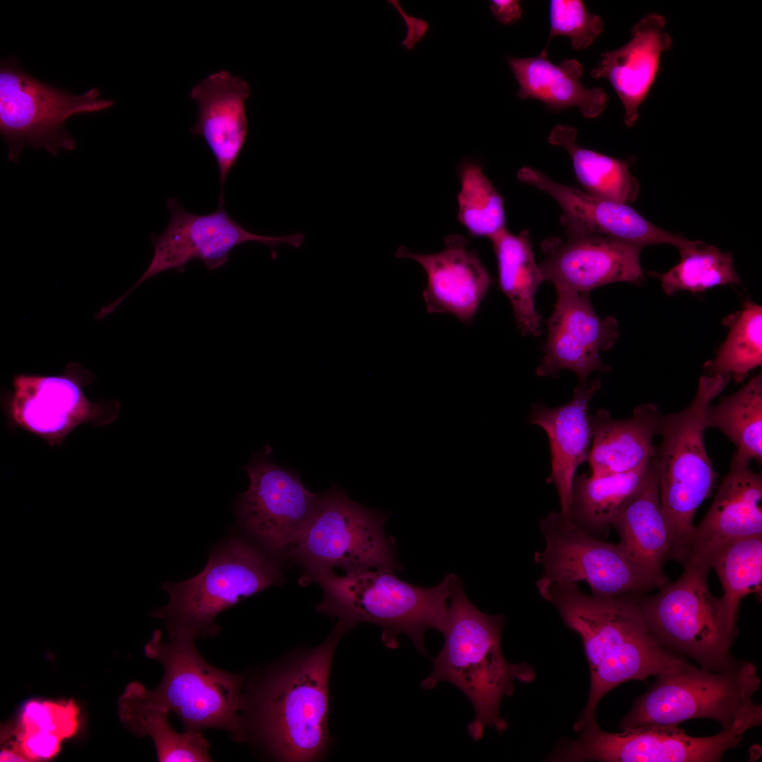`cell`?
<instances>
[{"label": "cell", "instance_id": "4fadbf2b", "mask_svg": "<svg viewBox=\"0 0 762 762\" xmlns=\"http://www.w3.org/2000/svg\"><path fill=\"white\" fill-rule=\"evenodd\" d=\"M762 722V713L742 718L714 735L694 737L677 725L643 726L612 733L596 722L576 741L564 743L549 757L555 761L716 762L736 748L744 732Z\"/></svg>", "mask_w": 762, "mask_h": 762}, {"label": "cell", "instance_id": "f546056e", "mask_svg": "<svg viewBox=\"0 0 762 762\" xmlns=\"http://www.w3.org/2000/svg\"><path fill=\"white\" fill-rule=\"evenodd\" d=\"M495 254L498 284L509 299L518 329L526 336H539L541 317L535 296L543 275L532 250L529 232L518 234L507 229L490 239Z\"/></svg>", "mask_w": 762, "mask_h": 762}, {"label": "cell", "instance_id": "3957f363", "mask_svg": "<svg viewBox=\"0 0 762 762\" xmlns=\"http://www.w3.org/2000/svg\"><path fill=\"white\" fill-rule=\"evenodd\" d=\"M353 627L339 619L321 646L270 675L252 703H246L244 718L249 715L277 759L310 761L325 749L332 655L341 635Z\"/></svg>", "mask_w": 762, "mask_h": 762}, {"label": "cell", "instance_id": "603a6c76", "mask_svg": "<svg viewBox=\"0 0 762 762\" xmlns=\"http://www.w3.org/2000/svg\"><path fill=\"white\" fill-rule=\"evenodd\" d=\"M600 385L598 379L579 382L568 403L554 408L536 402L531 407L530 423L546 433L550 444L552 469L546 481L555 485L560 512L567 518L576 471L587 461L591 448L588 406Z\"/></svg>", "mask_w": 762, "mask_h": 762}, {"label": "cell", "instance_id": "d6986e66", "mask_svg": "<svg viewBox=\"0 0 762 762\" xmlns=\"http://www.w3.org/2000/svg\"><path fill=\"white\" fill-rule=\"evenodd\" d=\"M517 176L521 181L546 193L558 203L565 235L598 234L641 248L666 243L679 249L689 241L657 226L629 204L596 197L557 183L535 169L523 167Z\"/></svg>", "mask_w": 762, "mask_h": 762}, {"label": "cell", "instance_id": "1f68e13d", "mask_svg": "<svg viewBox=\"0 0 762 762\" xmlns=\"http://www.w3.org/2000/svg\"><path fill=\"white\" fill-rule=\"evenodd\" d=\"M576 130L568 125L555 126L548 142L562 147L569 155L577 180L592 195L629 204L636 200L639 185L629 171V161L616 159L581 147Z\"/></svg>", "mask_w": 762, "mask_h": 762}, {"label": "cell", "instance_id": "2e32d148", "mask_svg": "<svg viewBox=\"0 0 762 762\" xmlns=\"http://www.w3.org/2000/svg\"><path fill=\"white\" fill-rule=\"evenodd\" d=\"M272 453L267 445L243 467L250 485L238 496L236 513L240 524L265 548L285 554L309 521L320 494L308 490L295 471L274 463Z\"/></svg>", "mask_w": 762, "mask_h": 762}, {"label": "cell", "instance_id": "5b68a950", "mask_svg": "<svg viewBox=\"0 0 762 762\" xmlns=\"http://www.w3.org/2000/svg\"><path fill=\"white\" fill-rule=\"evenodd\" d=\"M730 380L701 376L691 404L663 416L662 439L655 455L660 504L670 537V559L682 564L689 555L695 514L711 495L717 478L706 449V411Z\"/></svg>", "mask_w": 762, "mask_h": 762}, {"label": "cell", "instance_id": "484cf974", "mask_svg": "<svg viewBox=\"0 0 762 762\" xmlns=\"http://www.w3.org/2000/svg\"><path fill=\"white\" fill-rule=\"evenodd\" d=\"M507 61L519 83L521 99L540 100L555 111L576 107L589 119L598 116L607 106L608 97L601 88H588L581 83L583 68L576 59L553 64L545 47L538 56L508 57Z\"/></svg>", "mask_w": 762, "mask_h": 762}, {"label": "cell", "instance_id": "ab89813d", "mask_svg": "<svg viewBox=\"0 0 762 762\" xmlns=\"http://www.w3.org/2000/svg\"><path fill=\"white\" fill-rule=\"evenodd\" d=\"M0 761H27L25 757L16 750L10 747H4L0 753Z\"/></svg>", "mask_w": 762, "mask_h": 762}, {"label": "cell", "instance_id": "836d02e7", "mask_svg": "<svg viewBox=\"0 0 762 762\" xmlns=\"http://www.w3.org/2000/svg\"><path fill=\"white\" fill-rule=\"evenodd\" d=\"M678 250V264L663 273L651 272L660 281L667 295L684 291L698 293L718 286L740 283L730 252L721 251L701 241L691 240Z\"/></svg>", "mask_w": 762, "mask_h": 762}, {"label": "cell", "instance_id": "277c9868", "mask_svg": "<svg viewBox=\"0 0 762 762\" xmlns=\"http://www.w3.org/2000/svg\"><path fill=\"white\" fill-rule=\"evenodd\" d=\"M395 572L378 568L337 576L330 571L303 579L318 583L324 591L318 611L353 625H378L388 648L397 647L398 635L404 634L428 656L425 633L429 629L442 632L454 574L447 575L435 587L424 588L399 579Z\"/></svg>", "mask_w": 762, "mask_h": 762}, {"label": "cell", "instance_id": "7c38bea8", "mask_svg": "<svg viewBox=\"0 0 762 762\" xmlns=\"http://www.w3.org/2000/svg\"><path fill=\"white\" fill-rule=\"evenodd\" d=\"M91 88L73 94L46 85L26 73L16 58L0 63V132L8 150V159L17 162L26 145L43 147L53 156L61 149L72 151L75 143L65 128L75 114L103 111L114 102Z\"/></svg>", "mask_w": 762, "mask_h": 762}, {"label": "cell", "instance_id": "6da1fadb", "mask_svg": "<svg viewBox=\"0 0 762 762\" xmlns=\"http://www.w3.org/2000/svg\"><path fill=\"white\" fill-rule=\"evenodd\" d=\"M540 595L580 636L588 660L590 691L574 724L576 731L596 722L598 703L614 688L628 681L672 672L687 661L653 636L639 605L640 595H588L577 583L553 584Z\"/></svg>", "mask_w": 762, "mask_h": 762}, {"label": "cell", "instance_id": "8992f818", "mask_svg": "<svg viewBox=\"0 0 762 762\" xmlns=\"http://www.w3.org/2000/svg\"><path fill=\"white\" fill-rule=\"evenodd\" d=\"M168 632V643L157 629L144 647L146 657L164 668L162 682L150 690L152 696L179 717L185 731L219 728L237 742L245 741L243 676L207 663L195 647L193 634L179 629Z\"/></svg>", "mask_w": 762, "mask_h": 762}, {"label": "cell", "instance_id": "7a4b0ae2", "mask_svg": "<svg viewBox=\"0 0 762 762\" xmlns=\"http://www.w3.org/2000/svg\"><path fill=\"white\" fill-rule=\"evenodd\" d=\"M449 599L441 632L443 647L420 686L431 689L439 682H447L464 693L475 710V718L468 726L473 739L479 740L488 726L501 734L507 727L500 713L502 698L513 694L515 681H533L535 671L527 663L506 660L501 648L504 617L480 611L467 598L456 575Z\"/></svg>", "mask_w": 762, "mask_h": 762}, {"label": "cell", "instance_id": "44dd1931", "mask_svg": "<svg viewBox=\"0 0 762 762\" xmlns=\"http://www.w3.org/2000/svg\"><path fill=\"white\" fill-rule=\"evenodd\" d=\"M444 248L421 254L400 247L395 256L414 260L424 269L427 284L423 291L429 313H449L470 325L487 294L491 279L478 253L460 235L447 236Z\"/></svg>", "mask_w": 762, "mask_h": 762}, {"label": "cell", "instance_id": "f35d334b", "mask_svg": "<svg viewBox=\"0 0 762 762\" xmlns=\"http://www.w3.org/2000/svg\"><path fill=\"white\" fill-rule=\"evenodd\" d=\"M490 10L496 19L504 24L514 23L522 15L519 1L514 0L491 1Z\"/></svg>", "mask_w": 762, "mask_h": 762}, {"label": "cell", "instance_id": "ba28073f", "mask_svg": "<svg viewBox=\"0 0 762 762\" xmlns=\"http://www.w3.org/2000/svg\"><path fill=\"white\" fill-rule=\"evenodd\" d=\"M709 571L684 566L674 582L648 597H639L648 627L665 648L687 655L701 668L712 672L732 671L742 661L731 654L737 628L729 619L720 598L710 593Z\"/></svg>", "mask_w": 762, "mask_h": 762}, {"label": "cell", "instance_id": "8d00e7d4", "mask_svg": "<svg viewBox=\"0 0 762 762\" xmlns=\"http://www.w3.org/2000/svg\"><path fill=\"white\" fill-rule=\"evenodd\" d=\"M459 222L473 237L490 240L506 228L504 200L481 166L468 161L459 168Z\"/></svg>", "mask_w": 762, "mask_h": 762}, {"label": "cell", "instance_id": "52a82bcc", "mask_svg": "<svg viewBox=\"0 0 762 762\" xmlns=\"http://www.w3.org/2000/svg\"><path fill=\"white\" fill-rule=\"evenodd\" d=\"M282 581L275 560L243 539L230 537L212 551L198 574L183 582L162 583L169 602L151 615L164 620L168 631L214 636L220 631L215 619L221 612Z\"/></svg>", "mask_w": 762, "mask_h": 762}, {"label": "cell", "instance_id": "d4e9b609", "mask_svg": "<svg viewBox=\"0 0 762 762\" xmlns=\"http://www.w3.org/2000/svg\"><path fill=\"white\" fill-rule=\"evenodd\" d=\"M663 413L652 403L637 406L628 418L615 419L606 409L588 415L591 442L587 461L593 476L625 473L655 455L654 438Z\"/></svg>", "mask_w": 762, "mask_h": 762}, {"label": "cell", "instance_id": "74e56055", "mask_svg": "<svg viewBox=\"0 0 762 762\" xmlns=\"http://www.w3.org/2000/svg\"><path fill=\"white\" fill-rule=\"evenodd\" d=\"M549 17V42L553 37L565 36L576 50L588 48L603 31L601 18L588 13L580 0L550 1Z\"/></svg>", "mask_w": 762, "mask_h": 762}, {"label": "cell", "instance_id": "ffe728a7", "mask_svg": "<svg viewBox=\"0 0 762 762\" xmlns=\"http://www.w3.org/2000/svg\"><path fill=\"white\" fill-rule=\"evenodd\" d=\"M751 460L733 453L730 471L697 526L683 566L710 570L714 556L741 539L762 535V476L750 468Z\"/></svg>", "mask_w": 762, "mask_h": 762}, {"label": "cell", "instance_id": "9c48e42d", "mask_svg": "<svg viewBox=\"0 0 762 762\" xmlns=\"http://www.w3.org/2000/svg\"><path fill=\"white\" fill-rule=\"evenodd\" d=\"M655 681L622 720V730L643 726L677 725L694 719L717 721L722 729L762 710L753 701L761 686L755 665L742 661L732 671L712 672L687 661Z\"/></svg>", "mask_w": 762, "mask_h": 762}, {"label": "cell", "instance_id": "ac0fdd59", "mask_svg": "<svg viewBox=\"0 0 762 762\" xmlns=\"http://www.w3.org/2000/svg\"><path fill=\"white\" fill-rule=\"evenodd\" d=\"M544 282L556 290L589 293L615 282L640 283L641 247L598 234L550 236L541 243Z\"/></svg>", "mask_w": 762, "mask_h": 762}, {"label": "cell", "instance_id": "4316f807", "mask_svg": "<svg viewBox=\"0 0 762 762\" xmlns=\"http://www.w3.org/2000/svg\"><path fill=\"white\" fill-rule=\"evenodd\" d=\"M655 459V457H654ZM624 552L663 586V570L670 559L671 542L660 504L655 461L643 487L612 524Z\"/></svg>", "mask_w": 762, "mask_h": 762}, {"label": "cell", "instance_id": "4dcf8cb0", "mask_svg": "<svg viewBox=\"0 0 762 762\" xmlns=\"http://www.w3.org/2000/svg\"><path fill=\"white\" fill-rule=\"evenodd\" d=\"M654 457L625 473L598 477L586 473L576 476L569 518L594 536L606 532L643 487L654 466Z\"/></svg>", "mask_w": 762, "mask_h": 762}, {"label": "cell", "instance_id": "9a60e30c", "mask_svg": "<svg viewBox=\"0 0 762 762\" xmlns=\"http://www.w3.org/2000/svg\"><path fill=\"white\" fill-rule=\"evenodd\" d=\"M166 204L170 212L169 222L161 234L151 236L155 251L149 266L128 291L108 305L111 311L146 280L167 270L182 272L193 260H200L207 270H214L223 266L230 251L242 243H263L271 248L275 258L274 249L279 245L287 243L299 248L305 239V236L298 233L283 236L250 233L235 222L224 207L210 214H195L188 212L175 198H169Z\"/></svg>", "mask_w": 762, "mask_h": 762}, {"label": "cell", "instance_id": "d590c367", "mask_svg": "<svg viewBox=\"0 0 762 762\" xmlns=\"http://www.w3.org/2000/svg\"><path fill=\"white\" fill-rule=\"evenodd\" d=\"M722 588L721 599L737 627L739 605L746 595H761L762 535L736 540L721 549L710 563Z\"/></svg>", "mask_w": 762, "mask_h": 762}, {"label": "cell", "instance_id": "8fae6325", "mask_svg": "<svg viewBox=\"0 0 762 762\" xmlns=\"http://www.w3.org/2000/svg\"><path fill=\"white\" fill-rule=\"evenodd\" d=\"M540 529L545 548L535 552L533 560L543 568L536 583L540 595L553 584L579 581L588 584L591 594L600 597L641 595L663 586L619 544L587 533L560 512H551L541 519Z\"/></svg>", "mask_w": 762, "mask_h": 762}, {"label": "cell", "instance_id": "83f0119b", "mask_svg": "<svg viewBox=\"0 0 762 762\" xmlns=\"http://www.w3.org/2000/svg\"><path fill=\"white\" fill-rule=\"evenodd\" d=\"M122 724L138 737L152 739L161 762L211 761L209 743L201 732L175 731L168 708L156 701L140 682L128 684L118 701Z\"/></svg>", "mask_w": 762, "mask_h": 762}, {"label": "cell", "instance_id": "5bb4252c", "mask_svg": "<svg viewBox=\"0 0 762 762\" xmlns=\"http://www.w3.org/2000/svg\"><path fill=\"white\" fill-rule=\"evenodd\" d=\"M92 378L87 370L72 363L61 375H16L4 399L8 423L52 447L61 445L82 424L99 427L111 423L118 417L119 403L89 400L83 387Z\"/></svg>", "mask_w": 762, "mask_h": 762}, {"label": "cell", "instance_id": "e0dca14e", "mask_svg": "<svg viewBox=\"0 0 762 762\" xmlns=\"http://www.w3.org/2000/svg\"><path fill=\"white\" fill-rule=\"evenodd\" d=\"M556 291L554 309L546 320L543 356L536 374L547 377L569 370L578 375L579 382H587L593 372L610 370L602 361L600 353L610 349L618 339V322L611 316H599L588 293Z\"/></svg>", "mask_w": 762, "mask_h": 762}, {"label": "cell", "instance_id": "d6a6232c", "mask_svg": "<svg viewBox=\"0 0 762 762\" xmlns=\"http://www.w3.org/2000/svg\"><path fill=\"white\" fill-rule=\"evenodd\" d=\"M707 428L720 430L742 456L762 462V374L737 392L711 403L705 414Z\"/></svg>", "mask_w": 762, "mask_h": 762}, {"label": "cell", "instance_id": "f1b7e54d", "mask_svg": "<svg viewBox=\"0 0 762 762\" xmlns=\"http://www.w3.org/2000/svg\"><path fill=\"white\" fill-rule=\"evenodd\" d=\"M79 714L73 699H31L23 705L14 720L4 726L1 741L27 761L52 759L59 754L61 742L76 734Z\"/></svg>", "mask_w": 762, "mask_h": 762}, {"label": "cell", "instance_id": "30bf717a", "mask_svg": "<svg viewBox=\"0 0 762 762\" xmlns=\"http://www.w3.org/2000/svg\"><path fill=\"white\" fill-rule=\"evenodd\" d=\"M386 516L351 500L334 485L320 497L307 525L284 555L304 568L303 577L330 572L370 569L400 571L393 543L385 535Z\"/></svg>", "mask_w": 762, "mask_h": 762}, {"label": "cell", "instance_id": "e575fe53", "mask_svg": "<svg viewBox=\"0 0 762 762\" xmlns=\"http://www.w3.org/2000/svg\"><path fill=\"white\" fill-rule=\"evenodd\" d=\"M725 341L703 366L706 375H723L740 382L762 364V308L748 299L742 309L725 320Z\"/></svg>", "mask_w": 762, "mask_h": 762}, {"label": "cell", "instance_id": "cb8c5ba5", "mask_svg": "<svg viewBox=\"0 0 762 762\" xmlns=\"http://www.w3.org/2000/svg\"><path fill=\"white\" fill-rule=\"evenodd\" d=\"M665 19L657 13L643 16L632 28L631 37L624 46L603 53L591 70L594 78H605L622 102L624 121L632 126L639 107L658 75L663 54L672 44L665 30Z\"/></svg>", "mask_w": 762, "mask_h": 762}, {"label": "cell", "instance_id": "7402d4cb", "mask_svg": "<svg viewBox=\"0 0 762 762\" xmlns=\"http://www.w3.org/2000/svg\"><path fill=\"white\" fill-rule=\"evenodd\" d=\"M250 94L248 83L225 70L215 72L190 91L198 104L192 134L203 138L214 155L219 171V207L224 205V186L244 145L248 134L245 102Z\"/></svg>", "mask_w": 762, "mask_h": 762}]
</instances>
